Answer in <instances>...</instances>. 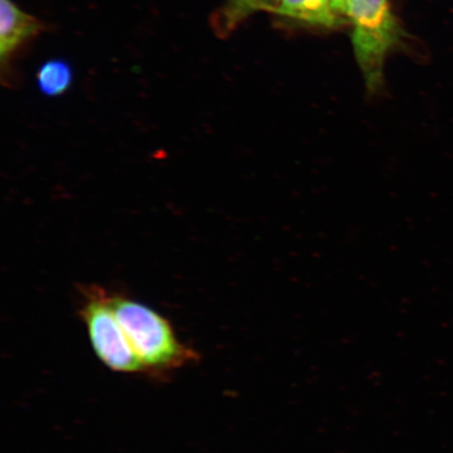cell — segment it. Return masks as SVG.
Here are the masks:
<instances>
[{
	"instance_id": "cell-2",
	"label": "cell",
	"mask_w": 453,
	"mask_h": 453,
	"mask_svg": "<svg viewBox=\"0 0 453 453\" xmlns=\"http://www.w3.org/2000/svg\"><path fill=\"white\" fill-rule=\"evenodd\" d=\"M348 16L353 22V47L368 89L383 82L388 54L401 42L403 31L390 8L389 0H349Z\"/></svg>"
},
{
	"instance_id": "cell-7",
	"label": "cell",
	"mask_w": 453,
	"mask_h": 453,
	"mask_svg": "<svg viewBox=\"0 0 453 453\" xmlns=\"http://www.w3.org/2000/svg\"><path fill=\"white\" fill-rule=\"evenodd\" d=\"M37 88L47 97L54 98L64 95L72 87L73 72L65 59H50L37 72Z\"/></svg>"
},
{
	"instance_id": "cell-8",
	"label": "cell",
	"mask_w": 453,
	"mask_h": 453,
	"mask_svg": "<svg viewBox=\"0 0 453 453\" xmlns=\"http://www.w3.org/2000/svg\"><path fill=\"white\" fill-rule=\"evenodd\" d=\"M333 7L342 16L348 15L349 0H332Z\"/></svg>"
},
{
	"instance_id": "cell-3",
	"label": "cell",
	"mask_w": 453,
	"mask_h": 453,
	"mask_svg": "<svg viewBox=\"0 0 453 453\" xmlns=\"http://www.w3.org/2000/svg\"><path fill=\"white\" fill-rule=\"evenodd\" d=\"M81 315L94 352L110 370L121 373L146 372L144 365L113 314L106 293L102 290H90Z\"/></svg>"
},
{
	"instance_id": "cell-6",
	"label": "cell",
	"mask_w": 453,
	"mask_h": 453,
	"mask_svg": "<svg viewBox=\"0 0 453 453\" xmlns=\"http://www.w3.org/2000/svg\"><path fill=\"white\" fill-rule=\"evenodd\" d=\"M273 0H225L212 16L211 26L219 37H226L257 11H268Z\"/></svg>"
},
{
	"instance_id": "cell-1",
	"label": "cell",
	"mask_w": 453,
	"mask_h": 453,
	"mask_svg": "<svg viewBox=\"0 0 453 453\" xmlns=\"http://www.w3.org/2000/svg\"><path fill=\"white\" fill-rule=\"evenodd\" d=\"M109 302L146 372L165 373L200 359L156 311L126 297L109 296Z\"/></svg>"
},
{
	"instance_id": "cell-4",
	"label": "cell",
	"mask_w": 453,
	"mask_h": 453,
	"mask_svg": "<svg viewBox=\"0 0 453 453\" xmlns=\"http://www.w3.org/2000/svg\"><path fill=\"white\" fill-rule=\"evenodd\" d=\"M43 30L42 22L24 12L13 0H0V61L3 73L17 50Z\"/></svg>"
},
{
	"instance_id": "cell-5",
	"label": "cell",
	"mask_w": 453,
	"mask_h": 453,
	"mask_svg": "<svg viewBox=\"0 0 453 453\" xmlns=\"http://www.w3.org/2000/svg\"><path fill=\"white\" fill-rule=\"evenodd\" d=\"M268 12L327 28H335L344 22L334 9L332 0H273Z\"/></svg>"
}]
</instances>
